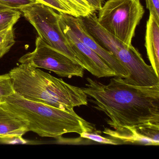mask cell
Wrapping results in <instances>:
<instances>
[{"label":"cell","instance_id":"6da1fadb","mask_svg":"<svg viewBox=\"0 0 159 159\" xmlns=\"http://www.w3.org/2000/svg\"><path fill=\"white\" fill-rule=\"evenodd\" d=\"M83 88L95 106L108 117L107 122L113 129L145 124L159 125V84L133 85L115 76L107 84L86 78Z\"/></svg>","mask_w":159,"mask_h":159},{"label":"cell","instance_id":"7402d4cb","mask_svg":"<svg viewBox=\"0 0 159 159\" xmlns=\"http://www.w3.org/2000/svg\"><path fill=\"white\" fill-rule=\"evenodd\" d=\"M95 11H98L103 6L104 0H85Z\"/></svg>","mask_w":159,"mask_h":159},{"label":"cell","instance_id":"ba28073f","mask_svg":"<svg viewBox=\"0 0 159 159\" xmlns=\"http://www.w3.org/2000/svg\"><path fill=\"white\" fill-rule=\"evenodd\" d=\"M58 14L59 25L71 31L80 40L97 54L117 76L125 80L128 79L129 74L127 70L111 53L100 46L84 30L77 17L62 13L58 12Z\"/></svg>","mask_w":159,"mask_h":159},{"label":"cell","instance_id":"ac0fdd59","mask_svg":"<svg viewBox=\"0 0 159 159\" xmlns=\"http://www.w3.org/2000/svg\"><path fill=\"white\" fill-rule=\"evenodd\" d=\"M81 137L90 139L101 144H110V145H119L121 144L118 140L114 139L107 138L93 132H83L80 134Z\"/></svg>","mask_w":159,"mask_h":159},{"label":"cell","instance_id":"277c9868","mask_svg":"<svg viewBox=\"0 0 159 159\" xmlns=\"http://www.w3.org/2000/svg\"><path fill=\"white\" fill-rule=\"evenodd\" d=\"M77 18L84 30L100 46L111 53L127 70L129 77L124 79L126 83L149 87L159 84V77L151 66L146 64L139 51L133 45L128 46L102 28L97 21L95 13Z\"/></svg>","mask_w":159,"mask_h":159},{"label":"cell","instance_id":"ffe728a7","mask_svg":"<svg viewBox=\"0 0 159 159\" xmlns=\"http://www.w3.org/2000/svg\"><path fill=\"white\" fill-rule=\"evenodd\" d=\"M38 3L49 6L59 13L66 14L73 16L72 12L65 6L60 0H37Z\"/></svg>","mask_w":159,"mask_h":159},{"label":"cell","instance_id":"9a60e30c","mask_svg":"<svg viewBox=\"0 0 159 159\" xmlns=\"http://www.w3.org/2000/svg\"><path fill=\"white\" fill-rule=\"evenodd\" d=\"M16 43L13 26L0 32V58L3 57Z\"/></svg>","mask_w":159,"mask_h":159},{"label":"cell","instance_id":"2e32d148","mask_svg":"<svg viewBox=\"0 0 159 159\" xmlns=\"http://www.w3.org/2000/svg\"><path fill=\"white\" fill-rule=\"evenodd\" d=\"M134 126L141 136L150 139L156 146L159 145V125L145 124Z\"/></svg>","mask_w":159,"mask_h":159},{"label":"cell","instance_id":"7c38bea8","mask_svg":"<svg viewBox=\"0 0 159 159\" xmlns=\"http://www.w3.org/2000/svg\"><path fill=\"white\" fill-rule=\"evenodd\" d=\"M103 133L118 140L121 143L156 146L153 141L141 136L137 131L134 126L119 127L114 130L105 128Z\"/></svg>","mask_w":159,"mask_h":159},{"label":"cell","instance_id":"5b68a950","mask_svg":"<svg viewBox=\"0 0 159 159\" xmlns=\"http://www.w3.org/2000/svg\"><path fill=\"white\" fill-rule=\"evenodd\" d=\"M144 13L140 0H107L98 11L97 21L107 32L130 46Z\"/></svg>","mask_w":159,"mask_h":159},{"label":"cell","instance_id":"8992f818","mask_svg":"<svg viewBox=\"0 0 159 159\" xmlns=\"http://www.w3.org/2000/svg\"><path fill=\"white\" fill-rule=\"evenodd\" d=\"M52 8L40 3L25 6L19 11L33 26L39 37L52 48L79 63L59 24V14Z\"/></svg>","mask_w":159,"mask_h":159},{"label":"cell","instance_id":"44dd1931","mask_svg":"<svg viewBox=\"0 0 159 159\" xmlns=\"http://www.w3.org/2000/svg\"><path fill=\"white\" fill-rule=\"evenodd\" d=\"M146 7L156 21L159 23V0H145Z\"/></svg>","mask_w":159,"mask_h":159},{"label":"cell","instance_id":"30bf717a","mask_svg":"<svg viewBox=\"0 0 159 159\" xmlns=\"http://www.w3.org/2000/svg\"><path fill=\"white\" fill-rule=\"evenodd\" d=\"M28 131L27 121L0 104V139L20 137Z\"/></svg>","mask_w":159,"mask_h":159},{"label":"cell","instance_id":"4fadbf2b","mask_svg":"<svg viewBox=\"0 0 159 159\" xmlns=\"http://www.w3.org/2000/svg\"><path fill=\"white\" fill-rule=\"evenodd\" d=\"M70 10L73 16L84 17L95 12V11L88 4L85 0H60Z\"/></svg>","mask_w":159,"mask_h":159},{"label":"cell","instance_id":"9c48e42d","mask_svg":"<svg viewBox=\"0 0 159 159\" xmlns=\"http://www.w3.org/2000/svg\"><path fill=\"white\" fill-rule=\"evenodd\" d=\"M59 25L80 65L84 69L98 78L117 76L97 54L80 40L71 31Z\"/></svg>","mask_w":159,"mask_h":159},{"label":"cell","instance_id":"7a4b0ae2","mask_svg":"<svg viewBox=\"0 0 159 159\" xmlns=\"http://www.w3.org/2000/svg\"><path fill=\"white\" fill-rule=\"evenodd\" d=\"M15 93L24 98L69 112L75 107L88 105L82 88L67 83L28 64L10 70Z\"/></svg>","mask_w":159,"mask_h":159},{"label":"cell","instance_id":"e0dca14e","mask_svg":"<svg viewBox=\"0 0 159 159\" xmlns=\"http://www.w3.org/2000/svg\"><path fill=\"white\" fill-rule=\"evenodd\" d=\"M15 93L10 73L0 75V104Z\"/></svg>","mask_w":159,"mask_h":159},{"label":"cell","instance_id":"52a82bcc","mask_svg":"<svg viewBox=\"0 0 159 159\" xmlns=\"http://www.w3.org/2000/svg\"><path fill=\"white\" fill-rule=\"evenodd\" d=\"M19 62L53 71L60 77L83 78L84 74L81 65L52 48L39 37L36 39L35 50L23 56Z\"/></svg>","mask_w":159,"mask_h":159},{"label":"cell","instance_id":"603a6c76","mask_svg":"<svg viewBox=\"0 0 159 159\" xmlns=\"http://www.w3.org/2000/svg\"><path fill=\"white\" fill-rule=\"evenodd\" d=\"M9 9V8H6L5 6H2V5H0V10H3V9Z\"/></svg>","mask_w":159,"mask_h":159},{"label":"cell","instance_id":"8fae6325","mask_svg":"<svg viewBox=\"0 0 159 159\" xmlns=\"http://www.w3.org/2000/svg\"><path fill=\"white\" fill-rule=\"evenodd\" d=\"M145 47L151 66L159 78V23L150 15L146 25Z\"/></svg>","mask_w":159,"mask_h":159},{"label":"cell","instance_id":"3957f363","mask_svg":"<svg viewBox=\"0 0 159 159\" xmlns=\"http://www.w3.org/2000/svg\"><path fill=\"white\" fill-rule=\"evenodd\" d=\"M3 105L27 121L28 131L43 137L57 138L67 133L93 132V125L75 111L69 112L43 103L30 101L15 93Z\"/></svg>","mask_w":159,"mask_h":159},{"label":"cell","instance_id":"5bb4252c","mask_svg":"<svg viewBox=\"0 0 159 159\" xmlns=\"http://www.w3.org/2000/svg\"><path fill=\"white\" fill-rule=\"evenodd\" d=\"M19 10L6 9L0 10V32L14 25L21 17Z\"/></svg>","mask_w":159,"mask_h":159},{"label":"cell","instance_id":"d6986e66","mask_svg":"<svg viewBox=\"0 0 159 159\" xmlns=\"http://www.w3.org/2000/svg\"><path fill=\"white\" fill-rule=\"evenodd\" d=\"M38 3L37 0H0V5L9 9L19 10L25 6Z\"/></svg>","mask_w":159,"mask_h":159}]
</instances>
